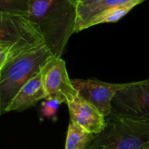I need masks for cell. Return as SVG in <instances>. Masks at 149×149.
<instances>
[{
	"label": "cell",
	"instance_id": "7c38bea8",
	"mask_svg": "<svg viewBox=\"0 0 149 149\" xmlns=\"http://www.w3.org/2000/svg\"><path fill=\"white\" fill-rule=\"evenodd\" d=\"M139 2L131 3L123 6H120L114 9H111L109 10H107L103 12L102 14L96 17L94 19H93L90 24H88V28L100 24H106V23H115L118 22L120 19H121L123 17H125L134 7L140 4Z\"/></svg>",
	"mask_w": 149,
	"mask_h": 149
},
{
	"label": "cell",
	"instance_id": "5bb4252c",
	"mask_svg": "<svg viewBox=\"0 0 149 149\" xmlns=\"http://www.w3.org/2000/svg\"><path fill=\"white\" fill-rule=\"evenodd\" d=\"M60 105L61 104L56 100H52V99L44 100V101L42 102V108H41L42 116L49 119L51 118L55 119Z\"/></svg>",
	"mask_w": 149,
	"mask_h": 149
},
{
	"label": "cell",
	"instance_id": "30bf717a",
	"mask_svg": "<svg viewBox=\"0 0 149 149\" xmlns=\"http://www.w3.org/2000/svg\"><path fill=\"white\" fill-rule=\"evenodd\" d=\"M144 1L145 0H101L99 3L89 6L77 7L75 33L87 29L88 24L93 19L107 10L134 2H139L141 3Z\"/></svg>",
	"mask_w": 149,
	"mask_h": 149
},
{
	"label": "cell",
	"instance_id": "9a60e30c",
	"mask_svg": "<svg viewBox=\"0 0 149 149\" xmlns=\"http://www.w3.org/2000/svg\"><path fill=\"white\" fill-rule=\"evenodd\" d=\"M20 52H22L11 45L0 44V71L10 58Z\"/></svg>",
	"mask_w": 149,
	"mask_h": 149
},
{
	"label": "cell",
	"instance_id": "5b68a950",
	"mask_svg": "<svg viewBox=\"0 0 149 149\" xmlns=\"http://www.w3.org/2000/svg\"><path fill=\"white\" fill-rule=\"evenodd\" d=\"M0 44L11 45L24 52L44 42L25 16L0 12Z\"/></svg>",
	"mask_w": 149,
	"mask_h": 149
},
{
	"label": "cell",
	"instance_id": "ba28073f",
	"mask_svg": "<svg viewBox=\"0 0 149 149\" xmlns=\"http://www.w3.org/2000/svg\"><path fill=\"white\" fill-rule=\"evenodd\" d=\"M70 120L93 134H98L105 128L107 120L91 103L78 95L67 103Z\"/></svg>",
	"mask_w": 149,
	"mask_h": 149
},
{
	"label": "cell",
	"instance_id": "8fae6325",
	"mask_svg": "<svg viewBox=\"0 0 149 149\" xmlns=\"http://www.w3.org/2000/svg\"><path fill=\"white\" fill-rule=\"evenodd\" d=\"M95 134L88 133L76 123L70 120L65 149H88Z\"/></svg>",
	"mask_w": 149,
	"mask_h": 149
},
{
	"label": "cell",
	"instance_id": "6da1fadb",
	"mask_svg": "<svg viewBox=\"0 0 149 149\" xmlns=\"http://www.w3.org/2000/svg\"><path fill=\"white\" fill-rule=\"evenodd\" d=\"M25 17L51 52L61 57L71 36L75 33L76 5L70 0H32Z\"/></svg>",
	"mask_w": 149,
	"mask_h": 149
},
{
	"label": "cell",
	"instance_id": "e0dca14e",
	"mask_svg": "<svg viewBox=\"0 0 149 149\" xmlns=\"http://www.w3.org/2000/svg\"><path fill=\"white\" fill-rule=\"evenodd\" d=\"M70 1L77 6V3H78V1H79V0H70Z\"/></svg>",
	"mask_w": 149,
	"mask_h": 149
},
{
	"label": "cell",
	"instance_id": "3957f363",
	"mask_svg": "<svg viewBox=\"0 0 149 149\" xmlns=\"http://www.w3.org/2000/svg\"><path fill=\"white\" fill-rule=\"evenodd\" d=\"M88 149H149V123L127 118L107 119Z\"/></svg>",
	"mask_w": 149,
	"mask_h": 149
},
{
	"label": "cell",
	"instance_id": "52a82bcc",
	"mask_svg": "<svg viewBox=\"0 0 149 149\" xmlns=\"http://www.w3.org/2000/svg\"><path fill=\"white\" fill-rule=\"evenodd\" d=\"M72 85L79 95L93 105L106 118L111 112V102L115 93L127 86L113 84L98 79H72Z\"/></svg>",
	"mask_w": 149,
	"mask_h": 149
},
{
	"label": "cell",
	"instance_id": "4fadbf2b",
	"mask_svg": "<svg viewBox=\"0 0 149 149\" xmlns=\"http://www.w3.org/2000/svg\"><path fill=\"white\" fill-rule=\"evenodd\" d=\"M32 0H0V12L25 16Z\"/></svg>",
	"mask_w": 149,
	"mask_h": 149
},
{
	"label": "cell",
	"instance_id": "277c9868",
	"mask_svg": "<svg viewBox=\"0 0 149 149\" xmlns=\"http://www.w3.org/2000/svg\"><path fill=\"white\" fill-rule=\"evenodd\" d=\"M127 118L149 123V79L127 83L118 91L111 102L107 119Z\"/></svg>",
	"mask_w": 149,
	"mask_h": 149
},
{
	"label": "cell",
	"instance_id": "9c48e42d",
	"mask_svg": "<svg viewBox=\"0 0 149 149\" xmlns=\"http://www.w3.org/2000/svg\"><path fill=\"white\" fill-rule=\"evenodd\" d=\"M46 94L44 88L41 71L31 78L19 89L7 108V113L21 112L35 106L39 100H45Z\"/></svg>",
	"mask_w": 149,
	"mask_h": 149
},
{
	"label": "cell",
	"instance_id": "8992f818",
	"mask_svg": "<svg viewBox=\"0 0 149 149\" xmlns=\"http://www.w3.org/2000/svg\"><path fill=\"white\" fill-rule=\"evenodd\" d=\"M46 99L67 104L79 95L70 79L65 62L62 57L53 56L41 69Z\"/></svg>",
	"mask_w": 149,
	"mask_h": 149
},
{
	"label": "cell",
	"instance_id": "2e32d148",
	"mask_svg": "<svg viewBox=\"0 0 149 149\" xmlns=\"http://www.w3.org/2000/svg\"><path fill=\"white\" fill-rule=\"evenodd\" d=\"M101 0H79L77 6L76 7H85V6H89L92 4H94L96 3H99Z\"/></svg>",
	"mask_w": 149,
	"mask_h": 149
},
{
	"label": "cell",
	"instance_id": "7a4b0ae2",
	"mask_svg": "<svg viewBox=\"0 0 149 149\" xmlns=\"http://www.w3.org/2000/svg\"><path fill=\"white\" fill-rule=\"evenodd\" d=\"M53 56L46 45L41 44L18 53L3 66L0 71V115L7 113L19 89Z\"/></svg>",
	"mask_w": 149,
	"mask_h": 149
}]
</instances>
